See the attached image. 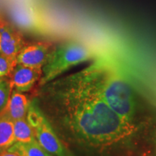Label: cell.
Segmentation results:
<instances>
[{"mask_svg": "<svg viewBox=\"0 0 156 156\" xmlns=\"http://www.w3.org/2000/svg\"><path fill=\"white\" fill-rule=\"evenodd\" d=\"M16 65V60L12 59L0 54V79L10 75Z\"/></svg>", "mask_w": 156, "mask_h": 156, "instance_id": "cell-13", "label": "cell"}, {"mask_svg": "<svg viewBox=\"0 0 156 156\" xmlns=\"http://www.w3.org/2000/svg\"><path fill=\"white\" fill-rule=\"evenodd\" d=\"M15 142H30L36 140L32 126L26 118L13 122Z\"/></svg>", "mask_w": 156, "mask_h": 156, "instance_id": "cell-11", "label": "cell"}, {"mask_svg": "<svg viewBox=\"0 0 156 156\" xmlns=\"http://www.w3.org/2000/svg\"><path fill=\"white\" fill-rule=\"evenodd\" d=\"M75 74L95 90L116 114L131 122L135 100L132 87L122 74L103 62H96Z\"/></svg>", "mask_w": 156, "mask_h": 156, "instance_id": "cell-2", "label": "cell"}, {"mask_svg": "<svg viewBox=\"0 0 156 156\" xmlns=\"http://www.w3.org/2000/svg\"><path fill=\"white\" fill-rule=\"evenodd\" d=\"M42 69L26 67L17 64L11 73V86L20 92H27L34 87L35 83L41 80Z\"/></svg>", "mask_w": 156, "mask_h": 156, "instance_id": "cell-7", "label": "cell"}, {"mask_svg": "<svg viewBox=\"0 0 156 156\" xmlns=\"http://www.w3.org/2000/svg\"><path fill=\"white\" fill-rule=\"evenodd\" d=\"M27 119L34 129L39 145L51 155L74 156L62 143L36 101L29 104Z\"/></svg>", "mask_w": 156, "mask_h": 156, "instance_id": "cell-4", "label": "cell"}, {"mask_svg": "<svg viewBox=\"0 0 156 156\" xmlns=\"http://www.w3.org/2000/svg\"><path fill=\"white\" fill-rule=\"evenodd\" d=\"M12 91V87L10 81L3 78L0 79V114L5 110Z\"/></svg>", "mask_w": 156, "mask_h": 156, "instance_id": "cell-12", "label": "cell"}, {"mask_svg": "<svg viewBox=\"0 0 156 156\" xmlns=\"http://www.w3.org/2000/svg\"><path fill=\"white\" fill-rule=\"evenodd\" d=\"M29 104L28 98L24 94L13 90L2 113L7 115L13 122L26 118Z\"/></svg>", "mask_w": 156, "mask_h": 156, "instance_id": "cell-8", "label": "cell"}, {"mask_svg": "<svg viewBox=\"0 0 156 156\" xmlns=\"http://www.w3.org/2000/svg\"><path fill=\"white\" fill-rule=\"evenodd\" d=\"M0 156H20L19 154H17L15 152H12L9 151H4L3 153H0Z\"/></svg>", "mask_w": 156, "mask_h": 156, "instance_id": "cell-14", "label": "cell"}, {"mask_svg": "<svg viewBox=\"0 0 156 156\" xmlns=\"http://www.w3.org/2000/svg\"><path fill=\"white\" fill-rule=\"evenodd\" d=\"M43 86V101L59 125L79 144L108 146L131 134V122L116 114L75 73Z\"/></svg>", "mask_w": 156, "mask_h": 156, "instance_id": "cell-1", "label": "cell"}, {"mask_svg": "<svg viewBox=\"0 0 156 156\" xmlns=\"http://www.w3.org/2000/svg\"><path fill=\"white\" fill-rule=\"evenodd\" d=\"M51 51V44L47 42L25 44L17 56V64L43 69Z\"/></svg>", "mask_w": 156, "mask_h": 156, "instance_id": "cell-6", "label": "cell"}, {"mask_svg": "<svg viewBox=\"0 0 156 156\" xmlns=\"http://www.w3.org/2000/svg\"><path fill=\"white\" fill-rule=\"evenodd\" d=\"M7 151L15 152L20 156H52L47 153L37 140L30 142H15Z\"/></svg>", "mask_w": 156, "mask_h": 156, "instance_id": "cell-10", "label": "cell"}, {"mask_svg": "<svg viewBox=\"0 0 156 156\" xmlns=\"http://www.w3.org/2000/svg\"><path fill=\"white\" fill-rule=\"evenodd\" d=\"M25 44L20 31L0 15V54L16 60L17 55Z\"/></svg>", "mask_w": 156, "mask_h": 156, "instance_id": "cell-5", "label": "cell"}, {"mask_svg": "<svg viewBox=\"0 0 156 156\" xmlns=\"http://www.w3.org/2000/svg\"><path fill=\"white\" fill-rule=\"evenodd\" d=\"M93 56L91 50L76 41L59 44L52 49L43 67L40 85H44L54 81L70 68L85 62Z\"/></svg>", "mask_w": 156, "mask_h": 156, "instance_id": "cell-3", "label": "cell"}, {"mask_svg": "<svg viewBox=\"0 0 156 156\" xmlns=\"http://www.w3.org/2000/svg\"><path fill=\"white\" fill-rule=\"evenodd\" d=\"M15 143L14 123L5 114H0V153L7 151Z\"/></svg>", "mask_w": 156, "mask_h": 156, "instance_id": "cell-9", "label": "cell"}]
</instances>
